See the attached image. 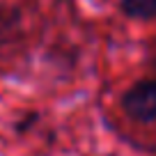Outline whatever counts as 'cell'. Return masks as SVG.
I'll return each instance as SVG.
<instances>
[{"mask_svg":"<svg viewBox=\"0 0 156 156\" xmlns=\"http://www.w3.org/2000/svg\"><path fill=\"white\" fill-rule=\"evenodd\" d=\"M122 106L124 112L136 122L156 119V80H140L131 85L122 97Z\"/></svg>","mask_w":156,"mask_h":156,"instance_id":"1","label":"cell"},{"mask_svg":"<svg viewBox=\"0 0 156 156\" xmlns=\"http://www.w3.org/2000/svg\"><path fill=\"white\" fill-rule=\"evenodd\" d=\"M122 12L131 19H154L156 16V0H122Z\"/></svg>","mask_w":156,"mask_h":156,"instance_id":"2","label":"cell"},{"mask_svg":"<svg viewBox=\"0 0 156 156\" xmlns=\"http://www.w3.org/2000/svg\"><path fill=\"white\" fill-rule=\"evenodd\" d=\"M34 119H37V115H28L25 119H21V124H16V129H19V131H25V129H30L34 124Z\"/></svg>","mask_w":156,"mask_h":156,"instance_id":"3","label":"cell"}]
</instances>
